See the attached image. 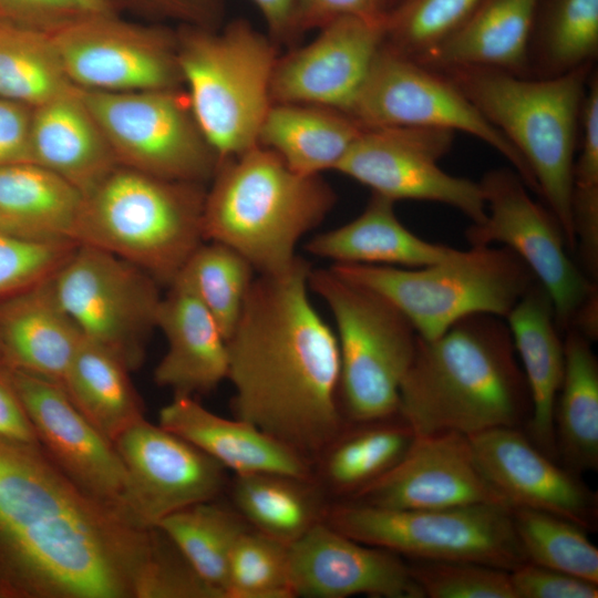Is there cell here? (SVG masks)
Here are the masks:
<instances>
[{
    "label": "cell",
    "instance_id": "cell-1",
    "mask_svg": "<svg viewBox=\"0 0 598 598\" xmlns=\"http://www.w3.org/2000/svg\"><path fill=\"white\" fill-rule=\"evenodd\" d=\"M157 527L75 484L42 446L0 439V598H196Z\"/></svg>",
    "mask_w": 598,
    "mask_h": 598
},
{
    "label": "cell",
    "instance_id": "cell-2",
    "mask_svg": "<svg viewBox=\"0 0 598 598\" xmlns=\"http://www.w3.org/2000/svg\"><path fill=\"white\" fill-rule=\"evenodd\" d=\"M309 262L258 274L227 338L231 410L306 458L322 455L346 423L336 332L309 298Z\"/></svg>",
    "mask_w": 598,
    "mask_h": 598
},
{
    "label": "cell",
    "instance_id": "cell-3",
    "mask_svg": "<svg viewBox=\"0 0 598 598\" xmlns=\"http://www.w3.org/2000/svg\"><path fill=\"white\" fill-rule=\"evenodd\" d=\"M530 413L528 385L504 318L471 315L435 339L419 337L398 406L415 435L525 429Z\"/></svg>",
    "mask_w": 598,
    "mask_h": 598
},
{
    "label": "cell",
    "instance_id": "cell-4",
    "mask_svg": "<svg viewBox=\"0 0 598 598\" xmlns=\"http://www.w3.org/2000/svg\"><path fill=\"white\" fill-rule=\"evenodd\" d=\"M590 66L536 79L478 65L435 70L451 81L524 158L570 252L576 251L570 205L573 169Z\"/></svg>",
    "mask_w": 598,
    "mask_h": 598
},
{
    "label": "cell",
    "instance_id": "cell-5",
    "mask_svg": "<svg viewBox=\"0 0 598 598\" xmlns=\"http://www.w3.org/2000/svg\"><path fill=\"white\" fill-rule=\"evenodd\" d=\"M334 203V192L319 175L297 173L257 145L219 163L205 196L204 237L237 250L258 274L281 272Z\"/></svg>",
    "mask_w": 598,
    "mask_h": 598
},
{
    "label": "cell",
    "instance_id": "cell-6",
    "mask_svg": "<svg viewBox=\"0 0 598 598\" xmlns=\"http://www.w3.org/2000/svg\"><path fill=\"white\" fill-rule=\"evenodd\" d=\"M198 184L118 165L84 195L74 240L113 254L169 286L205 241L206 194Z\"/></svg>",
    "mask_w": 598,
    "mask_h": 598
},
{
    "label": "cell",
    "instance_id": "cell-7",
    "mask_svg": "<svg viewBox=\"0 0 598 598\" xmlns=\"http://www.w3.org/2000/svg\"><path fill=\"white\" fill-rule=\"evenodd\" d=\"M340 276L388 299L432 340L476 313L506 318L536 281L526 264L505 246H471L447 259L416 268L333 264Z\"/></svg>",
    "mask_w": 598,
    "mask_h": 598
},
{
    "label": "cell",
    "instance_id": "cell-8",
    "mask_svg": "<svg viewBox=\"0 0 598 598\" xmlns=\"http://www.w3.org/2000/svg\"><path fill=\"white\" fill-rule=\"evenodd\" d=\"M176 56L194 118L219 163L257 146L272 104V45L237 20L219 34L184 29Z\"/></svg>",
    "mask_w": 598,
    "mask_h": 598
},
{
    "label": "cell",
    "instance_id": "cell-9",
    "mask_svg": "<svg viewBox=\"0 0 598 598\" xmlns=\"http://www.w3.org/2000/svg\"><path fill=\"white\" fill-rule=\"evenodd\" d=\"M310 290L328 306L340 353L339 404L344 421L362 423L398 414L402 381L419 336L380 293L331 267L311 269Z\"/></svg>",
    "mask_w": 598,
    "mask_h": 598
},
{
    "label": "cell",
    "instance_id": "cell-10",
    "mask_svg": "<svg viewBox=\"0 0 598 598\" xmlns=\"http://www.w3.org/2000/svg\"><path fill=\"white\" fill-rule=\"evenodd\" d=\"M486 217L466 230L471 246L499 244L515 252L548 292L560 331L598 337V288L571 259L551 212L534 200L513 168L487 172L480 182Z\"/></svg>",
    "mask_w": 598,
    "mask_h": 598
},
{
    "label": "cell",
    "instance_id": "cell-11",
    "mask_svg": "<svg viewBox=\"0 0 598 598\" xmlns=\"http://www.w3.org/2000/svg\"><path fill=\"white\" fill-rule=\"evenodd\" d=\"M327 524L409 559L470 560L509 571L527 561L504 504L399 509L347 502L328 512Z\"/></svg>",
    "mask_w": 598,
    "mask_h": 598
},
{
    "label": "cell",
    "instance_id": "cell-12",
    "mask_svg": "<svg viewBox=\"0 0 598 598\" xmlns=\"http://www.w3.org/2000/svg\"><path fill=\"white\" fill-rule=\"evenodd\" d=\"M51 285L85 339L115 354L131 372L142 364L162 299L150 274L105 250L78 244Z\"/></svg>",
    "mask_w": 598,
    "mask_h": 598
},
{
    "label": "cell",
    "instance_id": "cell-13",
    "mask_svg": "<svg viewBox=\"0 0 598 598\" xmlns=\"http://www.w3.org/2000/svg\"><path fill=\"white\" fill-rule=\"evenodd\" d=\"M80 90L121 166L179 182L215 175L219 159L173 90Z\"/></svg>",
    "mask_w": 598,
    "mask_h": 598
},
{
    "label": "cell",
    "instance_id": "cell-14",
    "mask_svg": "<svg viewBox=\"0 0 598 598\" xmlns=\"http://www.w3.org/2000/svg\"><path fill=\"white\" fill-rule=\"evenodd\" d=\"M346 113L363 128L429 127L470 134L498 152L538 194L520 154L451 81L385 43Z\"/></svg>",
    "mask_w": 598,
    "mask_h": 598
},
{
    "label": "cell",
    "instance_id": "cell-15",
    "mask_svg": "<svg viewBox=\"0 0 598 598\" xmlns=\"http://www.w3.org/2000/svg\"><path fill=\"white\" fill-rule=\"evenodd\" d=\"M453 134L429 127L363 128L336 171L393 202L445 204L480 224L486 217L480 182L451 175L439 166L451 150Z\"/></svg>",
    "mask_w": 598,
    "mask_h": 598
},
{
    "label": "cell",
    "instance_id": "cell-16",
    "mask_svg": "<svg viewBox=\"0 0 598 598\" xmlns=\"http://www.w3.org/2000/svg\"><path fill=\"white\" fill-rule=\"evenodd\" d=\"M66 75L80 89L102 92L173 90L181 81L166 32L115 14H84L50 32Z\"/></svg>",
    "mask_w": 598,
    "mask_h": 598
},
{
    "label": "cell",
    "instance_id": "cell-17",
    "mask_svg": "<svg viewBox=\"0 0 598 598\" xmlns=\"http://www.w3.org/2000/svg\"><path fill=\"white\" fill-rule=\"evenodd\" d=\"M128 477V506L144 526L197 503L214 501L225 467L192 443L145 417L114 442Z\"/></svg>",
    "mask_w": 598,
    "mask_h": 598
},
{
    "label": "cell",
    "instance_id": "cell-18",
    "mask_svg": "<svg viewBox=\"0 0 598 598\" xmlns=\"http://www.w3.org/2000/svg\"><path fill=\"white\" fill-rule=\"evenodd\" d=\"M348 502L399 509L508 505L482 472L468 436L455 432L415 435L391 470Z\"/></svg>",
    "mask_w": 598,
    "mask_h": 598
},
{
    "label": "cell",
    "instance_id": "cell-19",
    "mask_svg": "<svg viewBox=\"0 0 598 598\" xmlns=\"http://www.w3.org/2000/svg\"><path fill=\"white\" fill-rule=\"evenodd\" d=\"M8 370L51 460L81 488L134 517L127 473L114 443L78 410L60 383Z\"/></svg>",
    "mask_w": 598,
    "mask_h": 598
},
{
    "label": "cell",
    "instance_id": "cell-20",
    "mask_svg": "<svg viewBox=\"0 0 598 598\" xmlns=\"http://www.w3.org/2000/svg\"><path fill=\"white\" fill-rule=\"evenodd\" d=\"M383 18L341 17L308 45L277 60L272 103L309 104L347 112L385 42Z\"/></svg>",
    "mask_w": 598,
    "mask_h": 598
},
{
    "label": "cell",
    "instance_id": "cell-21",
    "mask_svg": "<svg viewBox=\"0 0 598 598\" xmlns=\"http://www.w3.org/2000/svg\"><path fill=\"white\" fill-rule=\"evenodd\" d=\"M468 440L482 472L509 506L549 513L587 532L597 529V493L535 445L524 429L495 427Z\"/></svg>",
    "mask_w": 598,
    "mask_h": 598
},
{
    "label": "cell",
    "instance_id": "cell-22",
    "mask_svg": "<svg viewBox=\"0 0 598 598\" xmlns=\"http://www.w3.org/2000/svg\"><path fill=\"white\" fill-rule=\"evenodd\" d=\"M289 577L293 597L424 598L400 555L354 540L321 520L289 545Z\"/></svg>",
    "mask_w": 598,
    "mask_h": 598
},
{
    "label": "cell",
    "instance_id": "cell-23",
    "mask_svg": "<svg viewBox=\"0 0 598 598\" xmlns=\"http://www.w3.org/2000/svg\"><path fill=\"white\" fill-rule=\"evenodd\" d=\"M156 328L167 350L154 370V381L174 395L208 393L227 379V340L215 318L179 280L161 299Z\"/></svg>",
    "mask_w": 598,
    "mask_h": 598
},
{
    "label": "cell",
    "instance_id": "cell-24",
    "mask_svg": "<svg viewBox=\"0 0 598 598\" xmlns=\"http://www.w3.org/2000/svg\"><path fill=\"white\" fill-rule=\"evenodd\" d=\"M158 424L238 474L278 473L311 480L308 458L240 419L221 417L194 396L174 395Z\"/></svg>",
    "mask_w": 598,
    "mask_h": 598
},
{
    "label": "cell",
    "instance_id": "cell-25",
    "mask_svg": "<svg viewBox=\"0 0 598 598\" xmlns=\"http://www.w3.org/2000/svg\"><path fill=\"white\" fill-rule=\"evenodd\" d=\"M83 334L55 297L51 278L0 301L4 368L61 384Z\"/></svg>",
    "mask_w": 598,
    "mask_h": 598
},
{
    "label": "cell",
    "instance_id": "cell-26",
    "mask_svg": "<svg viewBox=\"0 0 598 598\" xmlns=\"http://www.w3.org/2000/svg\"><path fill=\"white\" fill-rule=\"evenodd\" d=\"M505 321L532 399V413L524 430L535 445L557 461L554 408L564 375L565 354L546 289L536 280Z\"/></svg>",
    "mask_w": 598,
    "mask_h": 598
},
{
    "label": "cell",
    "instance_id": "cell-27",
    "mask_svg": "<svg viewBox=\"0 0 598 598\" xmlns=\"http://www.w3.org/2000/svg\"><path fill=\"white\" fill-rule=\"evenodd\" d=\"M29 148L30 162L84 195L120 165L79 87L32 109Z\"/></svg>",
    "mask_w": 598,
    "mask_h": 598
},
{
    "label": "cell",
    "instance_id": "cell-28",
    "mask_svg": "<svg viewBox=\"0 0 598 598\" xmlns=\"http://www.w3.org/2000/svg\"><path fill=\"white\" fill-rule=\"evenodd\" d=\"M305 249L333 264L416 268L450 258L458 249L426 241L409 230L394 213V202L373 193L351 221L313 236Z\"/></svg>",
    "mask_w": 598,
    "mask_h": 598
},
{
    "label": "cell",
    "instance_id": "cell-29",
    "mask_svg": "<svg viewBox=\"0 0 598 598\" xmlns=\"http://www.w3.org/2000/svg\"><path fill=\"white\" fill-rule=\"evenodd\" d=\"M538 1L482 0L454 33L415 61L433 70L478 65L522 75Z\"/></svg>",
    "mask_w": 598,
    "mask_h": 598
},
{
    "label": "cell",
    "instance_id": "cell-30",
    "mask_svg": "<svg viewBox=\"0 0 598 598\" xmlns=\"http://www.w3.org/2000/svg\"><path fill=\"white\" fill-rule=\"evenodd\" d=\"M83 200L76 186L35 163L0 167L2 235L34 243H75Z\"/></svg>",
    "mask_w": 598,
    "mask_h": 598
},
{
    "label": "cell",
    "instance_id": "cell-31",
    "mask_svg": "<svg viewBox=\"0 0 598 598\" xmlns=\"http://www.w3.org/2000/svg\"><path fill=\"white\" fill-rule=\"evenodd\" d=\"M362 130L342 111L272 103L261 124L258 145L274 151L297 173L319 175L337 168Z\"/></svg>",
    "mask_w": 598,
    "mask_h": 598
},
{
    "label": "cell",
    "instance_id": "cell-32",
    "mask_svg": "<svg viewBox=\"0 0 598 598\" xmlns=\"http://www.w3.org/2000/svg\"><path fill=\"white\" fill-rule=\"evenodd\" d=\"M565 365L554 408L557 461L581 475L598 470V361L588 338L568 329Z\"/></svg>",
    "mask_w": 598,
    "mask_h": 598
},
{
    "label": "cell",
    "instance_id": "cell-33",
    "mask_svg": "<svg viewBox=\"0 0 598 598\" xmlns=\"http://www.w3.org/2000/svg\"><path fill=\"white\" fill-rule=\"evenodd\" d=\"M130 373L115 354L83 338L61 382L78 410L113 443L145 417Z\"/></svg>",
    "mask_w": 598,
    "mask_h": 598
},
{
    "label": "cell",
    "instance_id": "cell-34",
    "mask_svg": "<svg viewBox=\"0 0 598 598\" xmlns=\"http://www.w3.org/2000/svg\"><path fill=\"white\" fill-rule=\"evenodd\" d=\"M351 424L322 453L328 484L348 497L391 470L415 439L399 414Z\"/></svg>",
    "mask_w": 598,
    "mask_h": 598
},
{
    "label": "cell",
    "instance_id": "cell-35",
    "mask_svg": "<svg viewBox=\"0 0 598 598\" xmlns=\"http://www.w3.org/2000/svg\"><path fill=\"white\" fill-rule=\"evenodd\" d=\"M51 33L0 18V97L31 109L75 90Z\"/></svg>",
    "mask_w": 598,
    "mask_h": 598
},
{
    "label": "cell",
    "instance_id": "cell-36",
    "mask_svg": "<svg viewBox=\"0 0 598 598\" xmlns=\"http://www.w3.org/2000/svg\"><path fill=\"white\" fill-rule=\"evenodd\" d=\"M233 498L254 529L290 545L320 522V501L311 480L278 473L238 474Z\"/></svg>",
    "mask_w": 598,
    "mask_h": 598
},
{
    "label": "cell",
    "instance_id": "cell-37",
    "mask_svg": "<svg viewBox=\"0 0 598 598\" xmlns=\"http://www.w3.org/2000/svg\"><path fill=\"white\" fill-rule=\"evenodd\" d=\"M156 527L195 574L226 598L229 556L238 537L249 528L245 518L207 501L166 516Z\"/></svg>",
    "mask_w": 598,
    "mask_h": 598
},
{
    "label": "cell",
    "instance_id": "cell-38",
    "mask_svg": "<svg viewBox=\"0 0 598 598\" xmlns=\"http://www.w3.org/2000/svg\"><path fill=\"white\" fill-rule=\"evenodd\" d=\"M255 277V268L241 254L209 240L193 251L175 280L183 282L204 305L227 340Z\"/></svg>",
    "mask_w": 598,
    "mask_h": 598
},
{
    "label": "cell",
    "instance_id": "cell-39",
    "mask_svg": "<svg viewBox=\"0 0 598 598\" xmlns=\"http://www.w3.org/2000/svg\"><path fill=\"white\" fill-rule=\"evenodd\" d=\"M511 515L527 561L598 584V549L585 528L525 507L511 506Z\"/></svg>",
    "mask_w": 598,
    "mask_h": 598
},
{
    "label": "cell",
    "instance_id": "cell-40",
    "mask_svg": "<svg viewBox=\"0 0 598 598\" xmlns=\"http://www.w3.org/2000/svg\"><path fill=\"white\" fill-rule=\"evenodd\" d=\"M537 50L540 76L591 65L598 52V0H555Z\"/></svg>",
    "mask_w": 598,
    "mask_h": 598
},
{
    "label": "cell",
    "instance_id": "cell-41",
    "mask_svg": "<svg viewBox=\"0 0 598 598\" xmlns=\"http://www.w3.org/2000/svg\"><path fill=\"white\" fill-rule=\"evenodd\" d=\"M291 597L289 545L249 527L229 556L226 598Z\"/></svg>",
    "mask_w": 598,
    "mask_h": 598
},
{
    "label": "cell",
    "instance_id": "cell-42",
    "mask_svg": "<svg viewBox=\"0 0 598 598\" xmlns=\"http://www.w3.org/2000/svg\"><path fill=\"white\" fill-rule=\"evenodd\" d=\"M482 0H411L386 16L384 42L398 52L420 59L452 33Z\"/></svg>",
    "mask_w": 598,
    "mask_h": 598
},
{
    "label": "cell",
    "instance_id": "cell-43",
    "mask_svg": "<svg viewBox=\"0 0 598 598\" xmlns=\"http://www.w3.org/2000/svg\"><path fill=\"white\" fill-rule=\"evenodd\" d=\"M424 598H516L509 570L470 560L409 559Z\"/></svg>",
    "mask_w": 598,
    "mask_h": 598
},
{
    "label": "cell",
    "instance_id": "cell-44",
    "mask_svg": "<svg viewBox=\"0 0 598 598\" xmlns=\"http://www.w3.org/2000/svg\"><path fill=\"white\" fill-rule=\"evenodd\" d=\"M74 241L34 243L0 234V301L50 279Z\"/></svg>",
    "mask_w": 598,
    "mask_h": 598
},
{
    "label": "cell",
    "instance_id": "cell-45",
    "mask_svg": "<svg viewBox=\"0 0 598 598\" xmlns=\"http://www.w3.org/2000/svg\"><path fill=\"white\" fill-rule=\"evenodd\" d=\"M509 573L516 598L598 597V584L532 561Z\"/></svg>",
    "mask_w": 598,
    "mask_h": 598
},
{
    "label": "cell",
    "instance_id": "cell-46",
    "mask_svg": "<svg viewBox=\"0 0 598 598\" xmlns=\"http://www.w3.org/2000/svg\"><path fill=\"white\" fill-rule=\"evenodd\" d=\"M84 14L71 0H0V18L47 32Z\"/></svg>",
    "mask_w": 598,
    "mask_h": 598
},
{
    "label": "cell",
    "instance_id": "cell-47",
    "mask_svg": "<svg viewBox=\"0 0 598 598\" xmlns=\"http://www.w3.org/2000/svg\"><path fill=\"white\" fill-rule=\"evenodd\" d=\"M32 109L0 97V167L30 162Z\"/></svg>",
    "mask_w": 598,
    "mask_h": 598
},
{
    "label": "cell",
    "instance_id": "cell-48",
    "mask_svg": "<svg viewBox=\"0 0 598 598\" xmlns=\"http://www.w3.org/2000/svg\"><path fill=\"white\" fill-rule=\"evenodd\" d=\"M299 30L328 24L348 16L383 18L381 0H295Z\"/></svg>",
    "mask_w": 598,
    "mask_h": 598
},
{
    "label": "cell",
    "instance_id": "cell-49",
    "mask_svg": "<svg viewBox=\"0 0 598 598\" xmlns=\"http://www.w3.org/2000/svg\"><path fill=\"white\" fill-rule=\"evenodd\" d=\"M0 439L41 446L7 368H0Z\"/></svg>",
    "mask_w": 598,
    "mask_h": 598
},
{
    "label": "cell",
    "instance_id": "cell-50",
    "mask_svg": "<svg viewBox=\"0 0 598 598\" xmlns=\"http://www.w3.org/2000/svg\"><path fill=\"white\" fill-rule=\"evenodd\" d=\"M154 12L188 19L199 24L217 16L219 0H130Z\"/></svg>",
    "mask_w": 598,
    "mask_h": 598
},
{
    "label": "cell",
    "instance_id": "cell-51",
    "mask_svg": "<svg viewBox=\"0 0 598 598\" xmlns=\"http://www.w3.org/2000/svg\"><path fill=\"white\" fill-rule=\"evenodd\" d=\"M264 16L271 33L287 38L299 30L295 0H251Z\"/></svg>",
    "mask_w": 598,
    "mask_h": 598
},
{
    "label": "cell",
    "instance_id": "cell-52",
    "mask_svg": "<svg viewBox=\"0 0 598 598\" xmlns=\"http://www.w3.org/2000/svg\"><path fill=\"white\" fill-rule=\"evenodd\" d=\"M85 14H115L114 0H71Z\"/></svg>",
    "mask_w": 598,
    "mask_h": 598
},
{
    "label": "cell",
    "instance_id": "cell-53",
    "mask_svg": "<svg viewBox=\"0 0 598 598\" xmlns=\"http://www.w3.org/2000/svg\"><path fill=\"white\" fill-rule=\"evenodd\" d=\"M0 368H4L1 346H0Z\"/></svg>",
    "mask_w": 598,
    "mask_h": 598
}]
</instances>
